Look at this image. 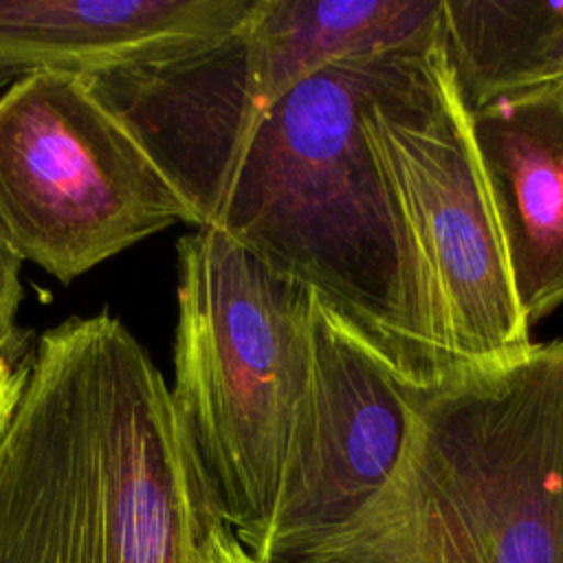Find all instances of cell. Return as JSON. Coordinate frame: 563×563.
<instances>
[{
	"instance_id": "5b68a950",
	"label": "cell",
	"mask_w": 563,
	"mask_h": 563,
	"mask_svg": "<svg viewBox=\"0 0 563 563\" xmlns=\"http://www.w3.org/2000/svg\"><path fill=\"white\" fill-rule=\"evenodd\" d=\"M363 134L429 277L453 372L526 350L530 325L440 29L398 57L365 103Z\"/></svg>"
},
{
	"instance_id": "277c9868",
	"label": "cell",
	"mask_w": 563,
	"mask_h": 563,
	"mask_svg": "<svg viewBox=\"0 0 563 563\" xmlns=\"http://www.w3.org/2000/svg\"><path fill=\"white\" fill-rule=\"evenodd\" d=\"M169 396L224 523L257 559L308 378L312 290L222 231L176 246Z\"/></svg>"
},
{
	"instance_id": "5bb4252c",
	"label": "cell",
	"mask_w": 563,
	"mask_h": 563,
	"mask_svg": "<svg viewBox=\"0 0 563 563\" xmlns=\"http://www.w3.org/2000/svg\"><path fill=\"white\" fill-rule=\"evenodd\" d=\"M18 77H22V73H20L18 68H11V66L0 64V92H2L4 88H9Z\"/></svg>"
},
{
	"instance_id": "30bf717a",
	"label": "cell",
	"mask_w": 563,
	"mask_h": 563,
	"mask_svg": "<svg viewBox=\"0 0 563 563\" xmlns=\"http://www.w3.org/2000/svg\"><path fill=\"white\" fill-rule=\"evenodd\" d=\"M438 29L468 112L563 84V2L440 0Z\"/></svg>"
},
{
	"instance_id": "8fae6325",
	"label": "cell",
	"mask_w": 563,
	"mask_h": 563,
	"mask_svg": "<svg viewBox=\"0 0 563 563\" xmlns=\"http://www.w3.org/2000/svg\"><path fill=\"white\" fill-rule=\"evenodd\" d=\"M22 260L0 238V345L11 347L15 336V317L22 301Z\"/></svg>"
},
{
	"instance_id": "ba28073f",
	"label": "cell",
	"mask_w": 563,
	"mask_h": 563,
	"mask_svg": "<svg viewBox=\"0 0 563 563\" xmlns=\"http://www.w3.org/2000/svg\"><path fill=\"white\" fill-rule=\"evenodd\" d=\"M526 323L563 306V84L471 112Z\"/></svg>"
},
{
	"instance_id": "3957f363",
	"label": "cell",
	"mask_w": 563,
	"mask_h": 563,
	"mask_svg": "<svg viewBox=\"0 0 563 563\" xmlns=\"http://www.w3.org/2000/svg\"><path fill=\"white\" fill-rule=\"evenodd\" d=\"M286 563H563V339L413 387L389 479Z\"/></svg>"
},
{
	"instance_id": "52a82bcc",
	"label": "cell",
	"mask_w": 563,
	"mask_h": 563,
	"mask_svg": "<svg viewBox=\"0 0 563 563\" xmlns=\"http://www.w3.org/2000/svg\"><path fill=\"white\" fill-rule=\"evenodd\" d=\"M306 389L288 438L260 563H286L354 517L389 479L411 389L314 295Z\"/></svg>"
},
{
	"instance_id": "9c48e42d",
	"label": "cell",
	"mask_w": 563,
	"mask_h": 563,
	"mask_svg": "<svg viewBox=\"0 0 563 563\" xmlns=\"http://www.w3.org/2000/svg\"><path fill=\"white\" fill-rule=\"evenodd\" d=\"M255 0H0V64L90 77L216 44Z\"/></svg>"
},
{
	"instance_id": "6da1fadb",
	"label": "cell",
	"mask_w": 563,
	"mask_h": 563,
	"mask_svg": "<svg viewBox=\"0 0 563 563\" xmlns=\"http://www.w3.org/2000/svg\"><path fill=\"white\" fill-rule=\"evenodd\" d=\"M411 46L334 59L260 106L200 97L145 62L86 81L196 229L310 288L405 385L429 387L453 372L440 308L363 134L365 103Z\"/></svg>"
},
{
	"instance_id": "4fadbf2b",
	"label": "cell",
	"mask_w": 563,
	"mask_h": 563,
	"mask_svg": "<svg viewBox=\"0 0 563 563\" xmlns=\"http://www.w3.org/2000/svg\"><path fill=\"white\" fill-rule=\"evenodd\" d=\"M22 372H24V363L15 367L13 361L9 358V350L0 345V433L4 431L15 409L20 385H22Z\"/></svg>"
},
{
	"instance_id": "8992f818",
	"label": "cell",
	"mask_w": 563,
	"mask_h": 563,
	"mask_svg": "<svg viewBox=\"0 0 563 563\" xmlns=\"http://www.w3.org/2000/svg\"><path fill=\"white\" fill-rule=\"evenodd\" d=\"M191 211L86 77L26 73L0 92V238L62 284Z\"/></svg>"
},
{
	"instance_id": "7a4b0ae2",
	"label": "cell",
	"mask_w": 563,
	"mask_h": 563,
	"mask_svg": "<svg viewBox=\"0 0 563 563\" xmlns=\"http://www.w3.org/2000/svg\"><path fill=\"white\" fill-rule=\"evenodd\" d=\"M218 523L134 334L108 312L46 330L0 433V563H202Z\"/></svg>"
},
{
	"instance_id": "7c38bea8",
	"label": "cell",
	"mask_w": 563,
	"mask_h": 563,
	"mask_svg": "<svg viewBox=\"0 0 563 563\" xmlns=\"http://www.w3.org/2000/svg\"><path fill=\"white\" fill-rule=\"evenodd\" d=\"M202 563H260V561L240 543V539L231 532L227 523H218L205 543Z\"/></svg>"
}]
</instances>
